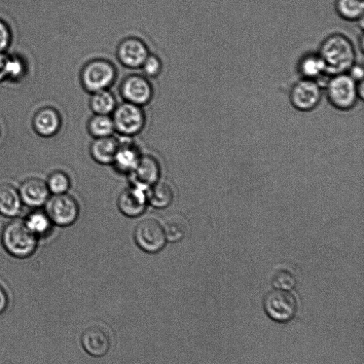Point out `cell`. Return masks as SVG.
<instances>
[{"label": "cell", "instance_id": "1", "mask_svg": "<svg viewBox=\"0 0 364 364\" xmlns=\"http://www.w3.org/2000/svg\"><path fill=\"white\" fill-rule=\"evenodd\" d=\"M318 54L322 59L326 75L344 74L357 62V52L347 35L333 33L321 42Z\"/></svg>", "mask_w": 364, "mask_h": 364}, {"label": "cell", "instance_id": "2", "mask_svg": "<svg viewBox=\"0 0 364 364\" xmlns=\"http://www.w3.org/2000/svg\"><path fill=\"white\" fill-rule=\"evenodd\" d=\"M363 81L356 82L347 73L330 76L324 83V93L330 104L340 112H349L363 99Z\"/></svg>", "mask_w": 364, "mask_h": 364}, {"label": "cell", "instance_id": "3", "mask_svg": "<svg viewBox=\"0 0 364 364\" xmlns=\"http://www.w3.org/2000/svg\"><path fill=\"white\" fill-rule=\"evenodd\" d=\"M119 72L113 62L97 58L89 61L82 68L80 75L84 89L90 94L110 89L116 82Z\"/></svg>", "mask_w": 364, "mask_h": 364}, {"label": "cell", "instance_id": "4", "mask_svg": "<svg viewBox=\"0 0 364 364\" xmlns=\"http://www.w3.org/2000/svg\"><path fill=\"white\" fill-rule=\"evenodd\" d=\"M39 240L33 235L23 221L14 220L4 228L2 243L11 257L24 259L29 258L38 249Z\"/></svg>", "mask_w": 364, "mask_h": 364}, {"label": "cell", "instance_id": "5", "mask_svg": "<svg viewBox=\"0 0 364 364\" xmlns=\"http://www.w3.org/2000/svg\"><path fill=\"white\" fill-rule=\"evenodd\" d=\"M323 95L324 87L321 83L301 78L291 87L289 100L298 112L309 113L319 106Z\"/></svg>", "mask_w": 364, "mask_h": 364}, {"label": "cell", "instance_id": "6", "mask_svg": "<svg viewBox=\"0 0 364 364\" xmlns=\"http://www.w3.org/2000/svg\"><path fill=\"white\" fill-rule=\"evenodd\" d=\"M112 116L116 132L128 137L139 134L147 123L143 107L125 101L117 105Z\"/></svg>", "mask_w": 364, "mask_h": 364}, {"label": "cell", "instance_id": "7", "mask_svg": "<svg viewBox=\"0 0 364 364\" xmlns=\"http://www.w3.org/2000/svg\"><path fill=\"white\" fill-rule=\"evenodd\" d=\"M264 309L268 317L279 323L292 321L298 310L296 297L287 290L271 291L264 300Z\"/></svg>", "mask_w": 364, "mask_h": 364}, {"label": "cell", "instance_id": "8", "mask_svg": "<svg viewBox=\"0 0 364 364\" xmlns=\"http://www.w3.org/2000/svg\"><path fill=\"white\" fill-rule=\"evenodd\" d=\"M45 206V211L54 225L60 227H67L74 225L80 213L78 202L68 193L52 195Z\"/></svg>", "mask_w": 364, "mask_h": 364}, {"label": "cell", "instance_id": "9", "mask_svg": "<svg viewBox=\"0 0 364 364\" xmlns=\"http://www.w3.org/2000/svg\"><path fill=\"white\" fill-rule=\"evenodd\" d=\"M113 337L110 329L103 323L87 325L81 336V344L86 354L93 358H103L110 351Z\"/></svg>", "mask_w": 364, "mask_h": 364}, {"label": "cell", "instance_id": "10", "mask_svg": "<svg viewBox=\"0 0 364 364\" xmlns=\"http://www.w3.org/2000/svg\"><path fill=\"white\" fill-rule=\"evenodd\" d=\"M134 238L137 246L149 253L160 252L167 242L162 224L153 218H146L137 225Z\"/></svg>", "mask_w": 364, "mask_h": 364}, {"label": "cell", "instance_id": "11", "mask_svg": "<svg viewBox=\"0 0 364 364\" xmlns=\"http://www.w3.org/2000/svg\"><path fill=\"white\" fill-rule=\"evenodd\" d=\"M120 93L125 102L140 107L149 105L154 96L150 79L143 75H130L120 85Z\"/></svg>", "mask_w": 364, "mask_h": 364}, {"label": "cell", "instance_id": "12", "mask_svg": "<svg viewBox=\"0 0 364 364\" xmlns=\"http://www.w3.org/2000/svg\"><path fill=\"white\" fill-rule=\"evenodd\" d=\"M151 54L149 46L136 36H128L120 42L116 50V57L124 67L139 69Z\"/></svg>", "mask_w": 364, "mask_h": 364}, {"label": "cell", "instance_id": "13", "mask_svg": "<svg viewBox=\"0 0 364 364\" xmlns=\"http://www.w3.org/2000/svg\"><path fill=\"white\" fill-rule=\"evenodd\" d=\"M18 190L23 204L35 209L45 206L51 195L46 181L39 178L26 179Z\"/></svg>", "mask_w": 364, "mask_h": 364}, {"label": "cell", "instance_id": "14", "mask_svg": "<svg viewBox=\"0 0 364 364\" xmlns=\"http://www.w3.org/2000/svg\"><path fill=\"white\" fill-rule=\"evenodd\" d=\"M149 204L147 190L133 185L123 191L118 199L121 212L131 218L142 215Z\"/></svg>", "mask_w": 364, "mask_h": 364}, {"label": "cell", "instance_id": "15", "mask_svg": "<svg viewBox=\"0 0 364 364\" xmlns=\"http://www.w3.org/2000/svg\"><path fill=\"white\" fill-rule=\"evenodd\" d=\"M134 185L145 190L158 181L160 167L158 161L151 156H141L135 169L131 173Z\"/></svg>", "mask_w": 364, "mask_h": 364}, {"label": "cell", "instance_id": "16", "mask_svg": "<svg viewBox=\"0 0 364 364\" xmlns=\"http://www.w3.org/2000/svg\"><path fill=\"white\" fill-rule=\"evenodd\" d=\"M61 118L59 112L52 107L41 109L33 119V127L36 133L43 137H51L61 129Z\"/></svg>", "mask_w": 364, "mask_h": 364}, {"label": "cell", "instance_id": "17", "mask_svg": "<svg viewBox=\"0 0 364 364\" xmlns=\"http://www.w3.org/2000/svg\"><path fill=\"white\" fill-rule=\"evenodd\" d=\"M297 71L301 78L317 81L321 84L324 77H330L326 75L324 62L318 52L303 54L297 63Z\"/></svg>", "mask_w": 364, "mask_h": 364}, {"label": "cell", "instance_id": "18", "mask_svg": "<svg viewBox=\"0 0 364 364\" xmlns=\"http://www.w3.org/2000/svg\"><path fill=\"white\" fill-rule=\"evenodd\" d=\"M120 142L114 136L95 138L90 147L92 158L99 164H113Z\"/></svg>", "mask_w": 364, "mask_h": 364}, {"label": "cell", "instance_id": "19", "mask_svg": "<svg viewBox=\"0 0 364 364\" xmlns=\"http://www.w3.org/2000/svg\"><path fill=\"white\" fill-rule=\"evenodd\" d=\"M22 206L18 189L10 184L0 185V214L15 218L21 213Z\"/></svg>", "mask_w": 364, "mask_h": 364}, {"label": "cell", "instance_id": "20", "mask_svg": "<svg viewBox=\"0 0 364 364\" xmlns=\"http://www.w3.org/2000/svg\"><path fill=\"white\" fill-rule=\"evenodd\" d=\"M23 222L29 231L38 239L48 237L54 226L46 211L38 208L29 213Z\"/></svg>", "mask_w": 364, "mask_h": 364}, {"label": "cell", "instance_id": "21", "mask_svg": "<svg viewBox=\"0 0 364 364\" xmlns=\"http://www.w3.org/2000/svg\"><path fill=\"white\" fill-rule=\"evenodd\" d=\"M140 158L139 152L135 144L130 142L120 143L113 164L119 172L131 174Z\"/></svg>", "mask_w": 364, "mask_h": 364}, {"label": "cell", "instance_id": "22", "mask_svg": "<svg viewBox=\"0 0 364 364\" xmlns=\"http://www.w3.org/2000/svg\"><path fill=\"white\" fill-rule=\"evenodd\" d=\"M167 241L176 243L184 239L188 234L186 218L178 213H169L162 225Z\"/></svg>", "mask_w": 364, "mask_h": 364}, {"label": "cell", "instance_id": "23", "mask_svg": "<svg viewBox=\"0 0 364 364\" xmlns=\"http://www.w3.org/2000/svg\"><path fill=\"white\" fill-rule=\"evenodd\" d=\"M118 105L116 96L109 89L91 94L89 107L95 115L112 116Z\"/></svg>", "mask_w": 364, "mask_h": 364}, {"label": "cell", "instance_id": "24", "mask_svg": "<svg viewBox=\"0 0 364 364\" xmlns=\"http://www.w3.org/2000/svg\"><path fill=\"white\" fill-rule=\"evenodd\" d=\"M335 9L338 15L347 22L363 20V0H335Z\"/></svg>", "mask_w": 364, "mask_h": 364}, {"label": "cell", "instance_id": "25", "mask_svg": "<svg viewBox=\"0 0 364 364\" xmlns=\"http://www.w3.org/2000/svg\"><path fill=\"white\" fill-rule=\"evenodd\" d=\"M147 198L149 204L152 206L163 209L172 204L174 194L169 185L158 181L147 190Z\"/></svg>", "mask_w": 364, "mask_h": 364}, {"label": "cell", "instance_id": "26", "mask_svg": "<svg viewBox=\"0 0 364 364\" xmlns=\"http://www.w3.org/2000/svg\"><path fill=\"white\" fill-rule=\"evenodd\" d=\"M89 134L95 138L113 136L116 132L112 116L95 115L87 123Z\"/></svg>", "mask_w": 364, "mask_h": 364}, {"label": "cell", "instance_id": "27", "mask_svg": "<svg viewBox=\"0 0 364 364\" xmlns=\"http://www.w3.org/2000/svg\"><path fill=\"white\" fill-rule=\"evenodd\" d=\"M48 190L52 195L66 194L70 188L71 181L68 175L57 170L51 173L46 181Z\"/></svg>", "mask_w": 364, "mask_h": 364}, {"label": "cell", "instance_id": "28", "mask_svg": "<svg viewBox=\"0 0 364 364\" xmlns=\"http://www.w3.org/2000/svg\"><path fill=\"white\" fill-rule=\"evenodd\" d=\"M140 69L144 77L149 79H156L162 74L163 63L158 55L151 53L144 61Z\"/></svg>", "mask_w": 364, "mask_h": 364}, {"label": "cell", "instance_id": "29", "mask_svg": "<svg viewBox=\"0 0 364 364\" xmlns=\"http://www.w3.org/2000/svg\"><path fill=\"white\" fill-rule=\"evenodd\" d=\"M24 61L17 56H8L7 61V79L17 81L25 75Z\"/></svg>", "mask_w": 364, "mask_h": 364}, {"label": "cell", "instance_id": "30", "mask_svg": "<svg viewBox=\"0 0 364 364\" xmlns=\"http://www.w3.org/2000/svg\"><path fill=\"white\" fill-rule=\"evenodd\" d=\"M296 285V280L294 275L288 272L278 273L273 280V285L278 289L289 290Z\"/></svg>", "mask_w": 364, "mask_h": 364}, {"label": "cell", "instance_id": "31", "mask_svg": "<svg viewBox=\"0 0 364 364\" xmlns=\"http://www.w3.org/2000/svg\"><path fill=\"white\" fill-rule=\"evenodd\" d=\"M12 33L9 26L0 20V53H4L10 47Z\"/></svg>", "mask_w": 364, "mask_h": 364}, {"label": "cell", "instance_id": "32", "mask_svg": "<svg viewBox=\"0 0 364 364\" xmlns=\"http://www.w3.org/2000/svg\"><path fill=\"white\" fill-rule=\"evenodd\" d=\"M347 74L356 82L363 81V65L357 62L348 71Z\"/></svg>", "mask_w": 364, "mask_h": 364}, {"label": "cell", "instance_id": "33", "mask_svg": "<svg viewBox=\"0 0 364 364\" xmlns=\"http://www.w3.org/2000/svg\"><path fill=\"white\" fill-rule=\"evenodd\" d=\"M9 305V297L4 287L0 284V314L3 313Z\"/></svg>", "mask_w": 364, "mask_h": 364}, {"label": "cell", "instance_id": "34", "mask_svg": "<svg viewBox=\"0 0 364 364\" xmlns=\"http://www.w3.org/2000/svg\"><path fill=\"white\" fill-rule=\"evenodd\" d=\"M8 56L5 53H0V82L7 79Z\"/></svg>", "mask_w": 364, "mask_h": 364}]
</instances>
